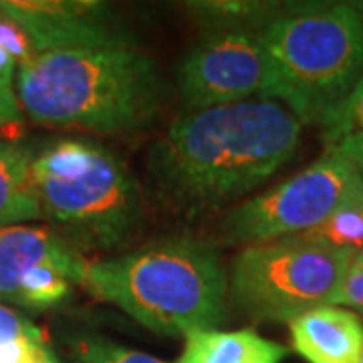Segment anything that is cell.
<instances>
[{
	"label": "cell",
	"instance_id": "5",
	"mask_svg": "<svg viewBox=\"0 0 363 363\" xmlns=\"http://www.w3.org/2000/svg\"><path fill=\"white\" fill-rule=\"evenodd\" d=\"M40 216L69 245L109 250L125 245L143 218L142 192L123 160L87 140H61L33 160Z\"/></svg>",
	"mask_w": 363,
	"mask_h": 363
},
{
	"label": "cell",
	"instance_id": "17",
	"mask_svg": "<svg viewBox=\"0 0 363 363\" xmlns=\"http://www.w3.org/2000/svg\"><path fill=\"white\" fill-rule=\"evenodd\" d=\"M307 236L325 240L333 247L350 250L353 255L363 250V184L337 208L327 220Z\"/></svg>",
	"mask_w": 363,
	"mask_h": 363
},
{
	"label": "cell",
	"instance_id": "1",
	"mask_svg": "<svg viewBox=\"0 0 363 363\" xmlns=\"http://www.w3.org/2000/svg\"><path fill=\"white\" fill-rule=\"evenodd\" d=\"M303 123L271 99L194 109L150 150L156 198L196 216L248 194L297 152Z\"/></svg>",
	"mask_w": 363,
	"mask_h": 363
},
{
	"label": "cell",
	"instance_id": "15",
	"mask_svg": "<svg viewBox=\"0 0 363 363\" xmlns=\"http://www.w3.org/2000/svg\"><path fill=\"white\" fill-rule=\"evenodd\" d=\"M55 359L39 327L0 305V363H51Z\"/></svg>",
	"mask_w": 363,
	"mask_h": 363
},
{
	"label": "cell",
	"instance_id": "20",
	"mask_svg": "<svg viewBox=\"0 0 363 363\" xmlns=\"http://www.w3.org/2000/svg\"><path fill=\"white\" fill-rule=\"evenodd\" d=\"M335 305H345L363 311V250L353 255Z\"/></svg>",
	"mask_w": 363,
	"mask_h": 363
},
{
	"label": "cell",
	"instance_id": "13",
	"mask_svg": "<svg viewBox=\"0 0 363 363\" xmlns=\"http://www.w3.org/2000/svg\"><path fill=\"white\" fill-rule=\"evenodd\" d=\"M33 160L30 150L23 145L0 142V228L40 216Z\"/></svg>",
	"mask_w": 363,
	"mask_h": 363
},
{
	"label": "cell",
	"instance_id": "9",
	"mask_svg": "<svg viewBox=\"0 0 363 363\" xmlns=\"http://www.w3.org/2000/svg\"><path fill=\"white\" fill-rule=\"evenodd\" d=\"M87 260L61 234L33 226L0 228V297L26 309H49L81 285Z\"/></svg>",
	"mask_w": 363,
	"mask_h": 363
},
{
	"label": "cell",
	"instance_id": "7",
	"mask_svg": "<svg viewBox=\"0 0 363 363\" xmlns=\"http://www.w3.org/2000/svg\"><path fill=\"white\" fill-rule=\"evenodd\" d=\"M363 176L343 156L325 152L309 168L236 206L222 222L226 245H260L321 226L359 186Z\"/></svg>",
	"mask_w": 363,
	"mask_h": 363
},
{
	"label": "cell",
	"instance_id": "19",
	"mask_svg": "<svg viewBox=\"0 0 363 363\" xmlns=\"http://www.w3.org/2000/svg\"><path fill=\"white\" fill-rule=\"evenodd\" d=\"M16 69L18 61L4 47H0V131L11 133L23 121V109L16 95Z\"/></svg>",
	"mask_w": 363,
	"mask_h": 363
},
{
	"label": "cell",
	"instance_id": "14",
	"mask_svg": "<svg viewBox=\"0 0 363 363\" xmlns=\"http://www.w3.org/2000/svg\"><path fill=\"white\" fill-rule=\"evenodd\" d=\"M321 128L325 152L350 160L363 176V77Z\"/></svg>",
	"mask_w": 363,
	"mask_h": 363
},
{
	"label": "cell",
	"instance_id": "16",
	"mask_svg": "<svg viewBox=\"0 0 363 363\" xmlns=\"http://www.w3.org/2000/svg\"><path fill=\"white\" fill-rule=\"evenodd\" d=\"M281 4L271 2H190L188 11L194 13L200 23L212 25L218 30H250V26L262 25L264 28L277 21L289 9H279Z\"/></svg>",
	"mask_w": 363,
	"mask_h": 363
},
{
	"label": "cell",
	"instance_id": "4",
	"mask_svg": "<svg viewBox=\"0 0 363 363\" xmlns=\"http://www.w3.org/2000/svg\"><path fill=\"white\" fill-rule=\"evenodd\" d=\"M269 99L301 123H323L363 77V11L351 4L289 9L260 33Z\"/></svg>",
	"mask_w": 363,
	"mask_h": 363
},
{
	"label": "cell",
	"instance_id": "21",
	"mask_svg": "<svg viewBox=\"0 0 363 363\" xmlns=\"http://www.w3.org/2000/svg\"><path fill=\"white\" fill-rule=\"evenodd\" d=\"M359 363H363V351H362V362H359Z\"/></svg>",
	"mask_w": 363,
	"mask_h": 363
},
{
	"label": "cell",
	"instance_id": "10",
	"mask_svg": "<svg viewBox=\"0 0 363 363\" xmlns=\"http://www.w3.org/2000/svg\"><path fill=\"white\" fill-rule=\"evenodd\" d=\"M0 11L25 30L33 52L55 49H135L125 26L101 2H0Z\"/></svg>",
	"mask_w": 363,
	"mask_h": 363
},
{
	"label": "cell",
	"instance_id": "2",
	"mask_svg": "<svg viewBox=\"0 0 363 363\" xmlns=\"http://www.w3.org/2000/svg\"><path fill=\"white\" fill-rule=\"evenodd\" d=\"M21 109L52 130L125 133L156 116L164 83L135 49H55L30 52L16 69Z\"/></svg>",
	"mask_w": 363,
	"mask_h": 363
},
{
	"label": "cell",
	"instance_id": "11",
	"mask_svg": "<svg viewBox=\"0 0 363 363\" xmlns=\"http://www.w3.org/2000/svg\"><path fill=\"white\" fill-rule=\"evenodd\" d=\"M293 350L309 363H359L363 325L350 309L325 305L291 321Z\"/></svg>",
	"mask_w": 363,
	"mask_h": 363
},
{
	"label": "cell",
	"instance_id": "18",
	"mask_svg": "<svg viewBox=\"0 0 363 363\" xmlns=\"http://www.w3.org/2000/svg\"><path fill=\"white\" fill-rule=\"evenodd\" d=\"M69 345L77 363H166L142 351L117 345L99 335H77L71 339Z\"/></svg>",
	"mask_w": 363,
	"mask_h": 363
},
{
	"label": "cell",
	"instance_id": "22",
	"mask_svg": "<svg viewBox=\"0 0 363 363\" xmlns=\"http://www.w3.org/2000/svg\"><path fill=\"white\" fill-rule=\"evenodd\" d=\"M51 363H59V362H57V359H55V362H51Z\"/></svg>",
	"mask_w": 363,
	"mask_h": 363
},
{
	"label": "cell",
	"instance_id": "3",
	"mask_svg": "<svg viewBox=\"0 0 363 363\" xmlns=\"http://www.w3.org/2000/svg\"><path fill=\"white\" fill-rule=\"evenodd\" d=\"M81 286L168 337L210 331L226 315L228 281L220 257L198 238H164L87 262Z\"/></svg>",
	"mask_w": 363,
	"mask_h": 363
},
{
	"label": "cell",
	"instance_id": "8",
	"mask_svg": "<svg viewBox=\"0 0 363 363\" xmlns=\"http://www.w3.org/2000/svg\"><path fill=\"white\" fill-rule=\"evenodd\" d=\"M260 33L218 30L188 52L178 85L192 109L269 99L271 67Z\"/></svg>",
	"mask_w": 363,
	"mask_h": 363
},
{
	"label": "cell",
	"instance_id": "6",
	"mask_svg": "<svg viewBox=\"0 0 363 363\" xmlns=\"http://www.w3.org/2000/svg\"><path fill=\"white\" fill-rule=\"evenodd\" d=\"M353 252L307 234L245 247L233 260L228 293L257 321H293L335 305Z\"/></svg>",
	"mask_w": 363,
	"mask_h": 363
},
{
	"label": "cell",
	"instance_id": "12",
	"mask_svg": "<svg viewBox=\"0 0 363 363\" xmlns=\"http://www.w3.org/2000/svg\"><path fill=\"white\" fill-rule=\"evenodd\" d=\"M286 353V347L260 337L250 329H210L186 335V345L176 363H281Z\"/></svg>",
	"mask_w": 363,
	"mask_h": 363
}]
</instances>
